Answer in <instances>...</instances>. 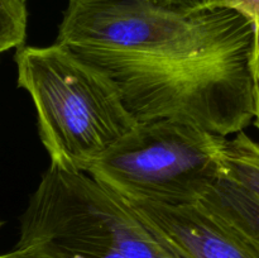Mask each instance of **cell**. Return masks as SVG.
Wrapping results in <instances>:
<instances>
[{
	"mask_svg": "<svg viewBox=\"0 0 259 258\" xmlns=\"http://www.w3.org/2000/svg\"><path fill=\"white\" fill-rule=\"evenodd\" d=\"M103 73L136 123L172 119L228 137L254 119V50L206 60L154 62L109 51L67 47Z\"/></svg>",
	"mask_w": 259,
	"mask_h": 258,
	"instance_id": "1",
	"label": "cell"
},
{
	"mask_svg": "<svg viewBox=\"0 0 259 258\" xmlns=\"http://www.w3.org/2000/svg\"><path fill=\"white\" fill-rule=\"evenodd\" d=\"M255 38L257 27L227 8L184 13L148 0H68L56 43L172 63L252 47Z\"/></svg>",
	"mask_w": 259,
	"mask_h": 258,
	"instance_id": "2",
	"label": "cell"
},
{
	"mask_svg": "<svg viewBox=\"0 0 259 258\" xmlns=\"http://www.w3.org/2000/svg\"><path fill=\"white\" fill-rule=\"evenodd\" d=\"M14 61L18 86L34 104L51 166L86 172L137 124L113 83L65 46H20Z\"/></svg>",
	"mask_w": 259,
	"mask_h": 258,
	"instance_id": "3",
	"label": "cell"
},
{
	"mask_svg": "<svg viewBox=\"0 0 259 258\" xmlns=\"http://www.w3.org/2000/svg\"><path fill=\"white\" fill-rule=\"evenodd\" d=\"M225 138L172 119L137 123L86 174L129 202L199 204L223 175Z\"/></svg>",
	"mask_w": 259,
	"mask_h": 258,
	"instance_id": "4",
	"label": "cell"
},
{
	"mask_svg": "<svg viewBox=\"0 0 259 258\" xmlns=\"http://www.w3.org/2000/svg\"><path fill=\"white\" fill-rule=\"evenodd\" d=\"M129 204L184 258H259L240 233L201 204Z\"/></svg>",
	"mask_w": 259,
	"mask_h": 258,
	"instance_id": "5",
	"label": "cell"
},
{
	"mask_svg": "<svg viewBox=\"0 0 259 258\" xmlns=\"http://www.w3.org/2000/svg\"><path fill=\"white\" fill-rule=\"evenodd\" d=\"M229 223L259 252V200L222 175L199 202Z\"/></svg>",
	"mask_w": 259,
	"mask_h": 258,
	"instance_id": "6",
	"label": "cell"
},
{
	"mask_svg": "<svg viewBox=\"0 0 259 258\" xmlns=\"http://www.w3.org/2000/svg\"><path fill=\"white\" fill-rule=\"evenodd\" d=\"M223 175L259 200V144L244 132L225 138L222 148Z\"/></svg>",
	"mask_w": 259,
	"mask_h": 258,
	"instance_id": "7",
	"label": "cell"
},
{
	"mask_svg": "<svg viewBox=\"0 0 259 258\" xmlns=\"http://www.w3.org/2000/svg\"><path fill=\"white\" fill-rule=\"evenodd\" d=\"M27 27V2L0 0V53L23 46Z\"/></svg>",
	"mask_w": 259,
	"mask_h": 258,
	"instance_id": "8",
	"label": "cell"
},
{
	"mask_svg": "<svg viewBox=\"0 0 259 258\" xmlns=\"http://www.w3.org/2000/svg\"><path fill=\"white\" fill-rule=\"evenodd\" d=\"M207 8H227L247 17L259 29V0H209Z\"/></svg>",
	"mask_w": 259,
	"mask_h": 258,
	"instance_id": "9",
	"label": "cell"
},
{
	"mask_svg": "<svg viewBox=\"0 0 259 258\" xmlns=\"http://www.w3.org/2000/svg\"><path fill=\"white\" fill-rule=\"evenodd\" d=\"M158 7L166 9L176 10V12H197V10L206 9L209 0H148Z\"/></svg>",
	"mask_w": 259,
	"mask_h": 258,
	"instance_id": "10",
	"label": "cell"
},
{
	"mask_svg": "<svg viewBox=\"0 0 259 258\" xmlns=\"http://www.w3.org/2000/svg\"><path fill=\"white\" fill-rule=\"evenodd\" d=\"M0 258H50L37 250L29 249V248H19L15 247L12 252L0 254Z\"/></svg>",
	"mask_w": 259,
	"mask_h": 258,
	"instance_id": "11",
	"label": "cell"
},
{
	"mask_svg": "<svg viewBox=\"0 0 259 258\" xmlns=\"http://www.w3.org/2000/svg\"><path fill=\"white\" fill-rule=\"evenodd\" d=\"M254 72L255 80L259 82V29L257 28V38H255V50H254Z\"/></svg>",
	"mask_w": 259,
	"mask_h": 258,
	"instance_id": "12",
	"label": "cell"
},
{
	"mask_svg": "<svg viewBox=\"0 0 259 258\" xmlns=\"http://www.w3.org/2000/svg\"><path fill=\"white\" fill-rule=\"evenodd\" d=\"M254 124L259 129V82L255 80V110H254Z\"/></svg>",
	"mask_w": 259,
	"mask_h": 258,
	"instance_id": "13",
	"label": "cell"
},
{
	"mask_svg": "<svg viewBox=\"0 0 259 258\" xmlns=\"http://www.w3.org/2000/svg\"><path fill=\"white\" fill-rule=\"evenodd\" d=\"M2 224H3V223H2V222H0V227H2Z\"/></svg>",
	"mask_w": 259,
	"mask_h": 258,
	"instance_id": "14",
	"label": "cell"
}]
</instances>
